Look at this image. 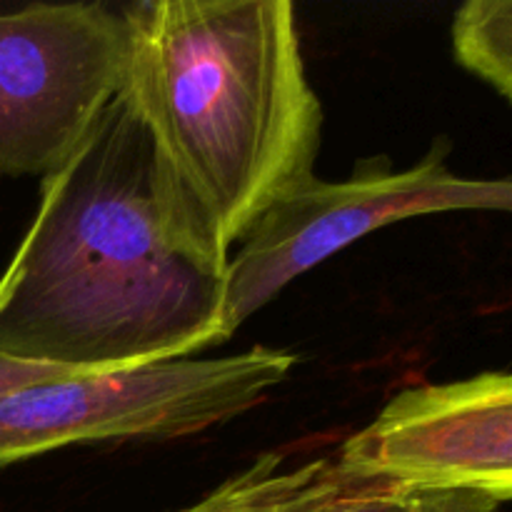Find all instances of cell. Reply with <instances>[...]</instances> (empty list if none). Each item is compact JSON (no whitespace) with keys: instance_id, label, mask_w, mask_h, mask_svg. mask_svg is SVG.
Returning <instances> with one entry per match:
<instances>
[{"instance_id":"6da1fadb","label":"cell","mask_w":512,"mask_h":512,"mask_svg":"<svg viewBox=\"0 0 512 512\" xmlns=\"http://www.w3.org/2000/svg\"><path fill=\"white\" fill-rule=\"evenodd\" d=\"M225 273L173 210L118 93L40 183L0 275V353L83 375L195 358L230 338Z\"/></svg>"},{"instance_id":"7a4b0ae2","label":"cell","mask_w":512,"mask_h":512,"mask_svg":"<svg viewBox=\"0 0 512 512\" xmlns=\"http://www.w3.org/2000/svg\"><path fill=\"white\" fill-rule=\"evenodd\" d=\"M120 90L190 233L228 265L233 245L313 175L323 108L288 0H138L120 10Z\"/></svg>"},{"instance_id":"3957f363","label":"cell","mask_w":512,"mask_h":512,"mask_svg":"<svg viewBox=\"0 0 512 512\" xmlns=\"http://www.w3.org/2000/svg\"><path fill=\"white\" fill-rule=\"evenodd\" d=\"M298 355L255 348L68 375L0 393V468L70 445L178 440L230 423L285 383Z\"/></svg>"},{"instance_id":"277c9868","label":"cell","mask_w":512,"mask_h":512,"mask_svg":"<svg viewBox=\"0 0 512 512\" xmlns=\"http://www.w3.org/2000/svg\"><path fill=\"white\" fill-rule=\"evenodd\" d=\"M448 153L450 145L440 140L405 170H395L385 155L363 158L350 178L310 175L275 200L228 260L225 333L233 338L293 280L385 225L453 210L512 208L508 178H465L445 165Z\"/></svg>"},{"instance_id":"5b68a950","label":"cell","mask_w":512,"mask_h":512,"mask_svg":"<svg viewBox=\"0 0 512 512\" xmlns=\"http://www.w3.org/2000/svg\"><path fill=\"white\" fill-rule=\"evenodd\" d=\"M123 18L103 3L0 13V173H55L118 95Z\"/></svg>"},{"instance_id":"8992f818","label":"cell","mask_w":512,"mask_h":512,"mask_svg":"<svg viewBox=\"0 0 512 512\" xmlns=\"http://www.w3.org/2000/svg\"><path fill=\"white\" fill-rule=\"evenodd\" d=\"M345 483L413 490L463 488L512 498V378L480 373L395 395L340 448Z\"/></svg>"},{"instance_id":"52a82bcc","label":"cell","mask_w":512,"mask_h":512,"mask_svg":"<svg viewBox=\"0 0 512 512\" xmlns=\"http://www.w3.org/2000/svg\"><path fill=\"white\" fill-rule=\"evenodd\" d=\"M283 463V453L260 455L213 493L175 512H315L350 485L328 458L308 460L290 470Z\"/></svg>"},{"instance_id":"ba28073f","label":"cell","mask_w":512,"mask_h":512,"mask_svg":"<svg viewBox=\"0 0 512 512\" xmlns=\"http://www.w3.org/2000/svg\"><path fill=\"white\" fill-rule=\"evenodd\" d=\"M458 63L493 85L505 100L512 95V3L468 0L453 20Z\"/></svg>"},{"instance_id":"9c48e42d","label":"cell","mask_w":512,"mask_h":512,"mask_svg":"<svg viewBox=\"0 0 512 512\" xmlns=\"http://www.w3.org/2000/svg\"><path fill=\"white\" fill-rule=\"evenodd\" d=\"M410 495L378 483L348 485L340 495L315 512H408Z\"/></svg>"},{"instance_id":"30bf717a","label":"cell","mask_w":512,"mask_h":512,"mask_svg":"<svg viewBox=\"0 0 512 512\" xmlns=\"http://www.w3.org/2000/svg\"><path fill=\"white\" fill-rule=\"evenodd\" d=\"M408 512H500L493 495L478 490L445 488V490H413Z\"/></svg>"},{"instance_id":"8fae6325","label":"cell","mask_w":512,"mask_h":512,"mask_svg":"<svg viewBox=\"0 0 512 512\" xmlns=\"http://www.w3.org/2000/svg\"><path fill=\"white\" fill-rule=\"evenodd\" d=\"M68 375H83V373H70V370H63V368H48V365L23 363V360L8 358V355L0 353V393L23 388V385L43 383V380L68 378Z\"/></svg>"}]
</instances>
